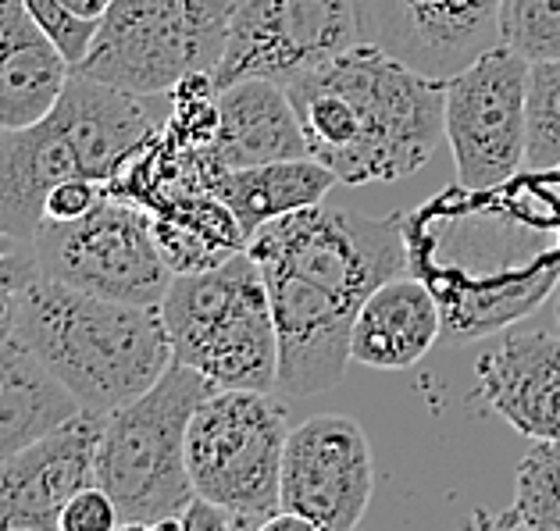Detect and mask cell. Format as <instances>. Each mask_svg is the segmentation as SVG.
Listing matches in <instances>:
<instances>
[{
    "instance_id": "1",
    "label": "cell",
    "mask_w": 560,
    "mask_h": 531,
    "mask_svg": "<svg viewBox=\"0 0 560 531\" xmlns=\"http://www.w3.org/2000/svg\"><path fill=\"white\" fill-rule=\"evenodd\" d=\"M247 250L265 275L279 329L276 389L290 400L336 389L364 299L411 264L404 214L372 217L314 203L261 225Z\"/></svg>"
},
{
    "instance_id": "2",
    "label": "cell",
    "mask_w": 560,
    "mask_h": 531,
    "mask_svg": "<svg viewBox=\"0 0 560 531\" xmlns=\"http://www.w3.org/2000/svg\"><path fill=\"white\" fill-rule=\"evenodd\" d=\"M314 161L343 186L400 182L446 135V79L358 44L285 83Z\"/></svg>"
},
{
    "instance_id": "3",
    "label": "cell",
    "mask_w": 560,
    "mask_h": 531,
    "mask_svg": "<svg viewBox=\"0 0 560 531\" xmlns=\"http://www.w3.org/2000/svg\"><path fill=\"white\" fill-rule=\"evenodd\" d=\"M11 339L97 414L143 397L175 361L161 304L93 296L47 275L25 285Z\"/></svg>"
},
{
    "instance_id": "4",
    "label": "cell",
    "mask_w": 560,
    "mask_h": 531,
    "mask_svg": "<svg viewBox=\"0 0 560 531\" xmlns=\"http://www.w3.org/2000/svg\"><path fill=\"white\" fill-rule=\"evenodd\" d=\"M165 97H143L72 72L54 111L25 129H0V233L30 239L47 222V193L86 175L107 182L165 126Z\"/></svg>"
},
{
    "instance_id": "5",
    "label": "cell",
    "mask_w": 560,
    "mask_h": 531,
    "mask_svg": "<svg viewBox=\"0 0 560 531\" xmlns=\"http://www.w3.org/2000/svg\"><path fill=\"white\" fill-rule=\"evenodd\" d=\"M218 386L172 361L143 397L107 414L97 442V485L115 499L121 528L179 531L197 488L186 468V435L197 406Z\"/></svg>"
},
{
    "instance_id": "6",
    "label": "cell",
    "mask_w": 560,
    "mask_h": 531,
    "mask_svg": "<svg viewBox=\"0 0 560 531\" xmlns=\"http://www.w3.org/2000/svg\"><path fill=\"white\" fill-rule=\"evenodd\" d=\"M161 315L168 324L172 357L194 367L218 389L279 386V329L268 285L250 250L222 264L175 275Z\"/></svg>"
},
{
    "instance_id": "7",
    "label": "cell",
    "mask_w": 560,
    "mask_h": 531,
    "mask_svg": "<svg viewBox=\"0 0 560 531\" xmlns=\"http://www.w3.org/2000/svg\"><path fill=\"white\" fill-rule=\"evenodd\" d=\"M285 406L265 389H214L186 435V468L197 496L232 510L247 531L282 510Z\"/></svg>"
},
{
    "instance_id": "8",
    "label": "cell",
    "mask_w": 560,
    "mask_h": 531,
    "mask_svg": "<svg viewBox=\"0 0 560 531\" xmlns=\"http://www.w3.org/2000/svg\"><path fill=\"white\" fill-rule=\"evenodd\" d=\"M232 0H115L75 72L143 97L222 61Z\"/></svg>"
},
{
    "instance_id": "9",
    "label": "cell",
    "mask_w": 560,
    "mask_h": 531,
    "mask_svg": "<svg viewBox=\"0 0 560 531\" xmlns=\"http://www.w3.org/2000/svg\"><path fill=\"white\" fill-rule=\"evenodd\" d=\"M33 250L39 275L126 304H161L175 279L154 239V217L121 197H104L75 222H44Z\"/></svg>"
},
{
    "instance_id": "10",
    "label": "cell",
    "mask_w": 560,
    "mask_h": 531,
    "mask_svg": "<svg viewBox=\"0 0 560 531\" xmlns=\"http://www.w3.org/2000/svg\"><path fill=\"white\" fill-rule=\"evenodd\" d=\"M446 140L457 189L486 193L511 182L528 154V61L497 44L446 79Z\"/></svg>"
},
{
    "instance_id": "11",
    "label": "cell",
    "mask_w": 560,
    "mask_h": 531,
    "mask_svg": "<svg viewBox=\"0 0 560 531\" xmlns=\"http://www.w3.org/2000/svg\"><path fill=\"white\" fill-rule=\"evenodd\" d=\"M364 44L353 0H232L214 90L240 79H290Z\"/></svg>"
},
{
    "instance_id": "12",
    "label": "cell",
    "mask_w": 560,
    "mask_h": 531,
    "mask_svg": "<svg viewBox=\"0 0 560 531\" xmlns=\"http://www.w3.org/2000/svg\"><path fill=\"white\" fill-rule=\"evenodd\" d=\"M375 493L368 435L347 414H314L290 428L282 453V510L300 514L314 531L361 524Z\"/></svg>"
},
{
    "instance_id": "13",
    "label": "cell",
    "mask_w": 560,
    "mask_h": 531,
    "mask_svg": "<svg viewBox=\"0 0 560 531\" xmlns=\"http://www.w3.org/2000/svg\"><path fill=\"white\" fill-rule=\"evenodd\" d=\"M361 39L429 79H454L500 44V0H353Z\"/></svg>"
},
{
    "instance_id": "14",
    "label": "cell",
    "mask_w": 560,
    "mask_h": 531,
    "mask_svg": "<svg viewBox=\"0 0 560 531\" xmlns=\"http://www.w3.org/2000/svg\"><path fill=\"white\" fill-rule=\"evenodd\" d=\"M107 414L79 411L0 468V531H61V510L97 485V442Z\"/></svg>"
},
{
    "instance_id": "15",
    "label": "cell",
    "mask_w": 560,
    "mask_h": 531,
    "mask_svg": "<svg viewBox=\"0 0 560 531\" xmlns=\"http://www.w3.org/2000/svg\"><path fill=\"white\" fill-rule=\"evenodd\" d=\"M489 414L525 439H560V332H508L475 364Z\"/></svg>"
},
{
    "instance_id": "16",
    "label": "cell",
    "mask_w": 560,
    "mask_h": 531,
    "mask_svg": "<svg viewBox=\"0 0 560 531\" xmlns=\"http://www.w3.org/2000/svg\"><path fill=\"white\" fill-rule=\"evenodd\" d=\"M218 168L311 157L296 107L276 79H240L218 90V129L211 140Z\"/></svg>"
},
{
    "instance_id": "17",
    "label": "cell",
    "mask_w": 560,
    "mask_h": 531,
    "mask_svg": "<svg viewBox=\"0 0 560 531\" xmlns=\"http://www.w3.org/2000/svg\"><path fill=\"white\" fill-rule=\"evenodd\" d=\"M443 339V307L429 282L389 279L364 299L350 335V361L375 371H407Z\"/></svg>"
},
{
    "instance_id": "18",
    "label": "cell",
    "mask_w": 560,
    "mask_h": 531,
    "mask_svg": "<svg viewBox=\"0 0 560 531\" xmlns=\"http://www.w3.org/2000/svg\"><path fill=\"white\" fill-rule=\"evenodd\" d=\"M75 68L39 30L25 0H0V129L44 121Z\"/></svg>"
},
{
    "instance_id": "19",
    "label": "cell",
    "mask_w": 560,
    "mask_h": 531,
    "mask_svg": "<svg viewBox=\"0 0 560 531\" xmlns=\"http://www.w3.org/2000/svg\"><path fill=\"white\" fill-rule=\"evenodd\" d=\"M336 182L339 179L322 161L290 157V161H268V165H250V168H222L214 175V193L236 214V222L250 243L257 228L276 222V217L325 203Z\"/></svg>"
},
{
    "instance_id": "20",
    "label": "cell",
    "mask_w": 560,
    "mask_h": 531,
    "mask_svg": "<svg viewBox=\"0 0 560 531\" xmlns=\"http://www.w3.org/2000/svg\"><path fill=\"white\" fill-rule=\"evenodd\" d=\"M83 406L19 339L0 346V468Z\"/></svg>"
},
{
    "instance_id": "21",
    "label": "cell",
    "mask_w": 560,
    "mask_h": 531,
    "mask_svg": "<svg viewBox=\"0 0 560 531\" xmlns=\"http://www.w3.org/2000/svg\"><path fill=\"white\" fill-rule=\"evenodd\" d=\"M493 524L560 531V439H532L525 460L517 464L514 507Z\"/></svg>"
},
{
    "instance_id": "22",
    "label": "cell",
    "mask_w": 560,
    "mask_h": 531,
    "mask_svg": "<svg viewBox=\"0 0 560 531\" xmlns=\"http://www.w3.org/2000/svg\"><path fill=\"white\" fill-rule=\"evenodd\" d=\"M528 172L560 168V58L528 61Z\"/></svg>"
},
{
    "instance_id": "23",
    "label": "cell",
    "mask_w": 560,
    "mask_h": 531,
    "mask_svg": "<svg viewBox=\"0 0 560 531\" xmlns=\"http://www.w3.org/2000/svg\"><path fill=\"white\" fill-rule=\"evenodd\" d=\"M500 44L525 61L560 58V0H500Z\"/></svg>"
},
{
    "instance_id": "24",
    "label": "cell",
    "mask_w": 560,
    "mask_h": 531,
    "mask_svg": "<svg viewBox=\"0 0 560 531\" xmlns=\"http://www.w3.org/2000/svg\"><path fill=\"white\" fill-rule=\"evenodd\" d=\"M36 275H39V268H36L33 243L0 233V346L15 335L22 293Z\"/></svg>"
},
{
    "instance_id": "25",
    "label": "cell",
    "mask_w": 560,
    "mask_h": 531,
    "mask_svg": "<svg viewBox=\"0 0 560 531\" xmlns=\"http://www.w3.org/2000/svg\"><path fill=\"white\" fill-rule=\"evenodd\" d=\"M25 8H30V15L36 19L39 30L54 39V47L65 54L68 64L72 68L83 64V58L90 54L93 39H97V30H101L97 19L75 15L72 8L61 4V0H25Z\"/></svg>"
},
{
    "instance_id": "26",
    "label": "cell",
    "mask_w": 560,
    "mask_h": 531,
    "mask_svg": "<svg viewBox=\"0 0 560 531\" xmlns=\"http://www.w3.org/2000/svg\"><path fill=\"white\" fill-rule=\"evenodd\" d=\"M115 528H121V517L104 485H86L61 510V531H115Z\"/></svg>"
},
{
    "instance_id": "27",
    "label": "cell",
    "mask_w": 560,
    "mask_h": 531,
    "mask_svg": "<svg viewBox=\"0 0 560 531\" xmlns=\"http://www.w3.org/2000/svg\"><path fill=\"white\" fill-rule=\"evenodd\" d=\"M104 197H107L104 182L86 179V175H75V179H65L50 189L47 203H44V214H47V222H75V217H83L97 208Z\"/></svg>"
},
{
    "instance_id": "28",
    "label": "cell",
    "mask_w": 560,
    "mask_h": 531,
    "mask_svg": "<svg viewBox=\"0 0 560 531\" xmlns=\"http://www.w3.org/2000/svg\"><path fill=\"white\" fill-rule=\"evenodd\" d=\"M179 531H247L232 510L218 507V503L194 496V503L179 517Z\"/></svg>"
},
{
    "instance_id": "29",
    "label": "cell",
    "mask_w": 560,
    "mask_h": 531,
    "mask_svg": "<svg viewBox=\"0 0 560 531\" xmlns=\"http://www.w3.org/2000/svg\"><path fill=\"white\" fill-rule=\"evenodd\" d=\"M61 4L65 8H72L75 11V15H83V19H104L107 15V11H112V4H115V0H61Z\"/></svg>"
},
{
    "instance_id": "30",
    "label": "cell",
    "mask_w": 560,
    "mask_h": 531,
    "mask_svg": "<svg viewBox=\"0 0 560 531\" xmlns=\"http://www.w3.org/2000/svg\"><path fill=\"white\" fill-rule=\"evenodd\" d=\"M553 321H557V332H560V285H557V296H553Z\"/></svg>"
}]
</instances>
